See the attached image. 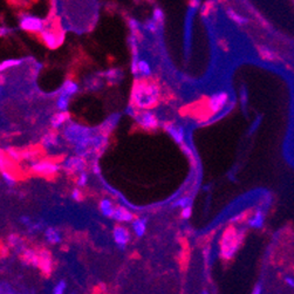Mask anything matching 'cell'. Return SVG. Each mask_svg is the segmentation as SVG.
<instances>
[{
    "instance_id": "obj_1",
    "label": "cell",
    "mask_w": 294,
    "mask_h": 294,
    "mask_svg": "<svg viewBox=\"0 0 294 294\" xmlns=\"http://www.w3.org/2000/svg\"><path fill=\"white\" fill-rule=\"evenodd\" d=\"M159 90L156 83L148 81H137L133 87L132 104L138 109L154 107L158 100Z\"/></svg>"
},
{
    "instance_id": "obj_2",
    "label": "cell",
    "mask_w": 294,
    "mask_h": 294,
    "mask_svg": "<svg viewBox=\"0 0 294 294\" xmlns=\"http://www.w3.org/2000/svg\"><path fill=\"white\" fill-rule=\"evenodd\" d=\"M244 231L237 230L235 228H229L224 232L222 237V244H220V255L226 260L232 259L243 243Z\"/></svg>"
},
{
    "instance_id": "obj_3",
    "label": "cell",
    "mask_w": 294,
    "mask_h": 294,
    "mask_svg": "<svg viewBox=\"0 0 294 294\" xmlns=\"http://www.w3.org/2000/svg\"><path fill=\"white\" fill-rule=\"evenodd\" d=\"M18 22L22 31L32 34H40L47 26V21L45 19L27 11L20 13Z\"/></svg>"
},
{
    "instance_id": "obj_4",
    "label": "cell",
    "mask_w": 294,
    "mask_h": 294,
    "mask_svg": "<svg viewBox=\"0 0 294 294\" xmlns=\"http://www.w3.org/2000/svg\"><path fill=\"white\" fill-rule=\"evenodd\" d=\"M93 135H94V132L92 129L78 123H69L63 130V137L66 138V141L74 145Z\"/></svg>"
},
{
    "instance_id": "obj_5",
    "label": "cell",
    "mask_w": 294,
    "mask_h": 294,
    "mask_svg": "<svg viewBox=\"0 0 294 294\" xmlns=\"http://www.w3.org/2000/svg\"><path fill=\"white\" fill-rule=\"evenodd\" d=\"M39 37L43 45L49 49L59 48L63 43V40H65V33L62 31L49 25L46 26L45 30L39 34Z\"/></svg>"
},
{
    "instance_id": "obj_6",
    "label": "cell",
    "mask_w": 294,
    "mask_h": 294,
    "mask_svg": "<svg viewBox=\"0 0 294 294\" xmlns=\"http://www.w3.org/2000/svg\"><path fill=\"white\" fill-rule=\"evenodd\" d=\"M134 118H136L139 127H142L143 129L151 130L156 129V128L158 127L157 118L151 112H148V110H139L136 114H134Z\"/></svg>"
},
{
    "instance_id": "obj_7",
    "label": "cell",
    "mask_w": 294,
    "mask_h": 294,
    "mask_svg": "<svg viewBox=\"0 0 294 294\" xmlns=\"http://www.w3.org/2000/svg\"><path fill=\"white\" fill-rule=\"evenodd\" d=\"M228 101H229L228 93L225 92L216 93V94H214L210 98H209V102H208L209 109H210L214 114L222 112V110L225 108Z\"/></svg>"
},
{
    "instance_id": "obj_8",
    "label": "cell",
    "mask_w": 294,
    "mask_h": 294,
    "mask_svg": "<svg viewBox=\"0 0 294 294\" xmlns=\"http://www.w3.org/2000/svg\"><path fill=\"white\" fill-rule=\"evenodd\" d=\"M32 170L38 175H42V176H49V175L57 174L60 170V167L57 163L51 161H40L33 163L32 165Z\"/></svg>"
},
{
    "instance_id": "obj_9",
    "label": "cell",
    "mask_w": 294,
    "mask_h": 294,
    "mask_svg": "<svg viewBox=\"0 0 294 294\" xmlns=\"http://www.w3.org/2000/svg\"><path fill=\"white\" fill-rule=\"evenodd\" d=\"M84 167H86V161H84V157L78 156V155L75 157H69V158L65 159L62 163V168L69 174L82 173Z\"/></svg>"
},
{
    "instance_id": "obj_10",
    "label": "cell",
    "mask_w": 294,
    "mask_h": 294,
    "mask_svg": "<svg viewBox=\"0 0 294 294\" xmlns=\"http://www.w3.org/2000/svg\"><path fill=\"white\" fill-rule=\"evenodd\" d=\"M113 235H114L115 243L118 244V246L122 250L126 249V245L130 239L129 231L126 228H123V226H116L114 229V232H113Z\"/></svg>"
},
{
    "instance_id": "obj_11",
    "label": "cell",
    "mask_w": 294,
    "mask_h": 294,
    "mask_svg": "<svg viewBox=\"0 0 294 294\" xmlns=\"http://www.w3.org/2000/svg\"><path fill=\"white\" fill-rule=\"evenodd\" d=\"M39 267L45 274H49L53 270V260H52V255L47 250H42L39 253Z\"/></svg>"
},
{
    "instance_id": "obj_12",
    "label": "cell",
    "mask_w": 294,
    "mask_h": 294,
    "mask_svg": "<svg viewBox=\"0 0 294 294\" xmlns=\"http://www.w3.org/2000/svg\"><path fill=\"white\" fill-rule=\"evenodd\" d=\"M113 219L120 223H130L134 220V215L129 210H127L123 206H118L115 208L114 215H113Z\"/></svg>"
},
{
    "instance_id": "obj_13",
    "label": "cell",
    "mask_w": 294,
    "mask_h": 294,
    "mask_svg": "<svg viewBox=\"0 0 294 294\" xmlns=\"http://www.w3.org/2000/svg\"><path fill=\"white\" fill-rule=\"evenodd\" d=\"M164 128L169 133V135L175 139L176 143L183 144V141H184V130H183L182 127L176 126V124L174 123H168Z\"/></svg>"
},
{
    "instance_id": "obj_14",
    "label": "cell",
    "mask_w": 294,
    "mask_h": 294,
    "mask_svg": "<svg viewBox=\"0 0 294 294\" xmlns=\"http://www.w3.org/2000/svg\"><path fill=\"white\" fill-rule=\"evenodd\" d=\"M265 216H266V215H265V211L261 210V209H258V210L249 218L247 224H249L250 228L252 229H261L265 223Z\"/></svg>"
},
{
    "instance_id": "obj_15",
    "label": "cell",
    "mask_w": 294,
    "mask_h": 294,
    "mask_svg": "<svg viewBox=\"0 0 294 294\" xmlns=\"http://www.w3.org/2000/svg\"><path fill=\"white\" fill-rule=\"evenodd\" d=\"M118 121H120V116H118V114L109 116V118H107V120L104 121L102 124H101V128H100L101 133H102L103 135L108 136L109 134L115 129V127L118 126Z\"/></svg>"
},
{
    "instance_id": "obj_16",
    "label": "cell",
    "mask_w": 294,
    "mask_h": 294,
    "mask_svg": "<svg viewBox=\"0 0 294 294\" xmlns=\"http://www.w3.org/2000/svg\"><path fill=\"white\" fill-rule=\"evenodd\" d=\"M41 144L45 149H53V148L57 147L59 144V136L57 135L55 133H48L43 136L41 139Z\"/></svg>"
},
{
    "instance_id": "obj_17",
    "label": "cell",
    "mask_w": 294,
    "mask_h": 294,
    "mask_svg": "<svg viewBox=\"0 0 294 294\" xmlns=\"http://www.w3.org/2000/svg\"><path fill=\"white\" fill-rule=\"evenodd\" d=\"M68 120H69V114L67 113V110H61L60 113H57V114L52 118L51 124L54 129H59V128L62 127Z\"/></svg>"
},
{
    "instance_id": "obj_18",
    "label": "cell",
    "mask_w": 294,
    "mask_h": 294,
    "mask_svg": "<svg viewBox=\"0 0 294 294\" xmlns=\"http://www.w3.org/2000/svg\"><path fill=\"white\" fill-rule=\"evenodd\" d=\"M226 14H228L229 18L231 19L234 22H235L237 25L244 26L249 22V20H247L246 17L241 16V14H239L237 11H235L234 8H231V7H229L228 10H226Z\"/></svg>"
},
{
    "instance_id": "obj_19",
    "label": "cell",
    "mask_w": 294,
    "mask_h": 294,
    "mask_svg": "<svg viewBox=\"0 0 294 294\" xmlns=\"http://www.w3.org/2000/svg\"><path fill=\"white\" fill-rule=\"evenodd\" d=\"M22 257H24L27 264L32 265V266H39V255L36 253L34 250L25 249L24 253H22Z\"/></svg>"
},
{
    "instance_id": "obj_20",
    "label": "cell",
    "mask_w": 294,
    "mask_h": 294,
    "mask_svg": "<svg viewBox=\"0 0 294 294\" xmlns=\"http://www.w3.org/2000/svg\"><path fill=\"white\" fill-rule=\"evenodd\" d=\"M133 230L137 237H142L147 230V219L144 218H137L133 222Z\"/></svg>"
},
{
    "instance_id": "obj_21",
    "label": "cell",
    "mask_w": 294,
    "mask_h": 294,
    "mask_svg": "<svg viewBox=\"0 0 294 294\" xmlns=\"http://www.w3.org/2000/svg\"><path fill=\"white\" fill-rule=\"evenodd\" d=\"M104 78L108 80L109 83H118L122 80V78H123V74H122V72L120 69H109V71H107L104 73Z\"/></svg>"
},
{
    "instance_id": "obj_22",
    "label": "cell",
    "mask_w": 294,
    "mask_h": 294,
    "mask_svg": "<svg viewBox=\"0 0 294 294\" xmlns=\"http://www.w3.org/2000/svg\"><path fill=\"white\" fill-rule=\"evenodd\" d=\"M100 211L102 212L104 217H113L115 208L113 206L112 202H110L109 199H102L100 202Z\"/></svg>"
},
{
    "instance_id": "obj_23",
    "label": "cell",
    "mask_w": 294,
    "mask_h": 294,
    "mask_svg": "<svg viewBox=\"0 0 294 294\" xmlns=\"http://www.w3.org/2000/svg\"><path fill=\"white\" fill-rule=\"evenodd\" d=\"M78 90V86L77 84V82H74V81L72 80H67L65 83H63L62 86V94H66L68 96H73L74 94H77Z\"/></svg>"
},
{
    "instance_id": "obj_24",
    "label": "cell",
    "mask_w": 294,
    "mask_h": 294,
    "mask_svg": "<svg viewBox=\"0 0 294 294\" xmlns=\"http://www.w3.org/2000/svg\"><path fill=\"white\" fill-rule=\"evenodd\" d=\"M258 49H259V54H260V57L263 58V59L267 61H273L276 59V53L272 48L267 47V46H260Z\"/></svg>"
},
{
    "instance_id": "obj_25",
    "label": "cell",
    "mask_w": 294,
    "mask_h": 294,
    "mask_svg": "<svg viewBox=\"0 0 294 294\" xmlns=\"http://www.w3.org/2000/svg\"><path fill=\"white\" fill-rule=\"evenodd\" d=\"M45 235H46V239H47L48 243H51V244H58V243H60V240H61L59 232H58L57 230L53 228H49L46 230Z\"/></svg>"
},
{
    "instance_id": "obj_26",
    "label": "cell",
    "mask_w": 294,
    "mask_h": 294,
    "mask_svg": "<svg viewBox=\"0 0 294 294\" xmlns=\"http://www.w3.org/2000/svg\"><path fill=\"white\" fill-rule=\"evenodd\" d=\"M84 84H86L87 89L93 90V92H95V90H98L100 88H102V86H103L102 81H101L100 78H87Z\"/></svg>"
},
{
    "instance_id": "obj_27",
    "label": "cell",
    "mask_w": 294,
    "mask_h": 294,
    "mask_svg": "<svg viewBox=\"0 0 294 294\" xmlns=\"http://www.w3.org/2000/svg\"><path fill=\"white\" fill-rule=\"evenodd\" d=\"M22 63V60L20 59H7L4 60L1 62V65H0V71L5 72L6 69L13 68V67H18Z\"/></svg>"
},
{
    "instance_id": "obj_28",
    "label": "cell",
    "mask_w": 294,
    "mask_h": 294,
    "mask_svg": "<svg viewBox=\"0 0 294 294\" xmlns=\"http://www.w3.org/2000/svg\"><path fill=\"white\" fill-rule=\"evenodd\" d=\"M138 74L142 77H149L151 74V67L150 63L145 60L138 61Z\"/></svg>"
},
{
    "instance_id": "obj_29",
    "label": "cell",
    "mask_w": 294,
    "mask_h": 294,
    "mask_svg": "<svg viewBox=\"0 0 294 294\" xmlns=\"http://www.w3.org/2000/svg\"><path fill=\"white\" fill-rule=\"evenodd\" d=\"M69 100H71V96L62 94V93H61L59 98H58V101H57L58 109H59V110H67V109H68Z\"/></svg>"
},
{
    "instance_id": "obj_30",
    "label": "cell",
    "mask_w": 294,
    "mask_h": 294,
    "mask_svg": "<svg viewBox=\"0 0 294 294\" xmlns=\"http://www.w3.org/2000/svg\"><path fill=\"white\" fill-rule=\"evenodd\" d=\"M161 26L162 25L159 24V22H157L156 20L154 19L153 17H151L150 19H148L147 21H145V24H144L143 27L148 32H150V33H157V31H158V28L161 27Z\"/></svg>"
},
{
    "instance_id": "obj_31",
    "label": "cell",
    "mask_w": 294,
    "mask_h": 294,
    "mask_svg": "<svg viewBox=\"0 0 294 294\" xmlns=\"http://www.w3.org/2000/svg\"><path fill=\"white\" fill-rule=\"evenodd\" d=\"M8 243H10V245L12 247H14V249L25 250L24 249V241H22L21 238H19L18 235H11L10 237H8Z\"/></svg>"
},
{
    "instance_id": "obj_32",
    "label": "cell",
    "mask_w": 294,
    "mask_h": 294,
    "mask_svg": "<svg viewBox=\"0 0 294 294\" xmlns=\"http://www.w3.org/2000/svg\"><path fill=\"white\" fill-rule=\"evenodd\" d=\"M128 25H129L130 33L138 36L139 30H141V24H139L138 20H136L135 18H129V20H128Z\"/></svg>"
},
{
    "instance_id": "obj_33",
    "label": "cell",
    "mask_w": 294,
    "mask_h": 294,
    "mask_svg": "<svg viewBox=\"0 0 294 294\" xmlns=\"http://www.w3.org/2000/svg\"><path fill=\"white\" fill-rule=\"evenodd\" d=\"M151 17H153V18L155 19L157 22H159V24H161L162 26H163V24H164L165 16H164V12H163L162 8H159V7H155V8H154L153 16H151Z\"/></svg>"
},
{
    "instance_id": "obj_34",
    "label": "cell",
    "mask_w": 294,
    "mask_h": 294,
    "mask_svg": "<svg viewBox=\"0 0 294 294\" xmlns=\"http://www.w3.org/2000/svg\"><path fill=\"white\" fill-rule=\"evenodd\" d=\"M2 178H4V180H5V183H6V184L8 185V186H14L16 185V183H17V178L14 176H12V175H11L10 173H8V171H4L2 170Z\"/></svg>"
},
{
    "instance_id": "obj_35",
    "label": "cell",
    "mask_w": 294,
    "mask_h": 294,
    "mask_svg": "<svg viewBox=\"0 0 294 294\" xmlns=\"http://www.w3.org/2000/svg\"><path fill=\"white\" fill-rule=\"evenodd\" d=\"M7 155H8V158L13 159V161H19L20 158H22L21 153L17 149H14V148H10V149L7 150Z\"/></svg>"
},
{
    "instance_id": "obj_36",
    "label": "cell",
    "mask_w": 294,
    "mask_h": 294,
    "mask_svg": "<svg viewBox=\"0 0 294 294\" xmlns=\"http://www.w3.org/2000/svg\"><path fill=\"white\" fill-rule=\"evenodd\" d=\"M175 205L180 206L182 209L186 208V206H191L192 205V198H191V197H183V198L177 200V202L175 203Z\"/></svg>"
},
{
    "instance_id": "obj_37",
    "label": "cell",
    "mask_w": 294,
    "mask_h": 294,
    "mask_svg": "<svg viewBox=\"0 0 294 294\" xmlns=\"http://www.w3.org/2000/svg\"><path fill=\"white\" fill-rule=\"evenodd\" d=\"M13 5H17L19 7H28L31 6L33 2H36V0H10Z\"/></svg>"
},
{
    "instance_id": "obj_38",
    "label": "cell",
    "mask_w": 294,
    "mask_h": 294,
    "mask_svg": "<svg viewBox=\"0 0 294 294\" xmlns=\"http://www.w3.org/2000/svg\"><path fill=\"white\" fill-rule=\"evenodd\" d=\"M65 290H66V282L65 281H60L59 284H58L57 286L54 287L53 293H55V294H62L63 292H65Z\"/></svg>"
},
{
    "instance_id": "obj_39",
    "label": "cell",
    "mask_w": 294,
    "mask_h": 294,
    "mask_svg": "<svg viewBox=\"0 0 294 294\" xmlns=\"http://www.w3.org/2000/svg\"><path fill=\"white\" fill-rule=\"evenodd\" d=\"M87 182H88V176H87V174L81 173L80 176H78V186H86Z\"/></svg>"
},
{
    "instance_id": "obj_40",
    "label": "cell",
    "mask_w": 294,
    "mask_h": 294,
    "mask_svg": "<svg viewBox=\"0 0 294 294\" xmlns=\"http://www.w3.org/2000/svg\"><path fill=\"white\" fill-rule=\"evenodd\" d=\"M72 198L77 200V202H81V200H82V194H81L78 189H74V190H73Z\"/></svg>"
},
{
    "instance_id": "obj_41",
    "label": "cell",
    "mask_w": 294,
    "mask_h": 294,
    "mask_svg": "<svg viewBox=\"0 0 294 294\" xmlns=\"http://www.w3.org/2000/svg\"><path fill=\"white\" fill-rule=\"evenodd\" d=\"M37 154H38L37 151L27 150V151H24V153H21V155H22V158L30 159V158H33V157H36Z\"/></svg>"
},
{
    "instance_id": "obj_42",
    "label": "cell",
    "mask_w": 294,
    "mask_h": 294,
    "mask_svg": "<svg viewBox=\"0 0 294 294\" xmlns=\"http://www.w3.org/2000/svg\"><path fill=\"white\" fill-rule=\"evenodd\" d=\"M191 212H192L191 206H186V208H183L182 217L184 218V219H188V218L191 217Z\"/></svg>"
},
{
    "instance_id": "obj_43",
    "label": "cell",
    "mask_w": 294,
    "mask_h": 294,
    "mask_svg": "<svg viewBox=\"0 0 294 294\" xmlns=\"http://www.w3.org/2000/svg\"><path fill=\"white\" fill-rule=\"evenodd\" d=\"M285 284L290 288H294V278H292V276H286L285 278Z\"/></svg>"
},
{
    "instance_id": "obj_44",
    "label": "cell",
    "mask_w": 294,
    "mask_h": 294,
    "mask_svg": "<svg viewBox=\"0 0 294 294\" xmlns=\"http://www.w3.org/2000/svg\"><path fill=\"white\" fill-rule=\"evenodd\" d=\"M252 292L255 293V294H260V293H263V284H261V282H258V284L255 285V290H253Z\"/></svg>"
},
{
    "instance_id": "obj_45",
    "label": "cell",
    "mask_w": 294,
    "mask_h": 294,
    "mask_svg": "<svg viewBox=\"0 0 294 294\" xmlns=\"http://www.w3.org/2000/svg\"><path fill=\"white\" fill-rule=\"evenodd\" d=\"M182 149H183V151H184V154H186V156L188 157H192V151H191V149L190 148L188 147V145H185V144H182Z\"/></svg>"
},
{
    "instance_id": "obj_46",
    "label": "cell",
    "mask_w": 294,
    "mask_h": 294,
    "mask_svg": "<svg viewBox=\"0 0 294 294\" xmlns=\"http://www.w3.org/2000/svg\"><path fill=\"white\" fill-rule=\"evenodd\" d=\"M245 217H246V214L239 215V216H237V217L232 218V219H231V222H232V223H239V222H241V220H243L244 218H245Z\"/></svg>"
},
{
    "instance_id": "obj_47",
    "label": "cell",
    "mask_w": 294,
    "mask_h": 294,
    "mask_svg": "<svg viewBox=\"0 0 294 294\" xmlns=\"http://www.w3.org/2000/svg\"><path fill=\"white\" fill-rule=\"evenodd\" d=\"M11 32V30L6 26H1V28H0V34H1V37H5L6 34H8Z\"/></svg>"
},
{
    "instance_id": "obj_48",
    "label": "cell",
    "mask_w": 294,
    "mask_h": 294,
    "mask_svg": "<svg viewBox=\"0 0 294 294\" xmlns=\"http://www.w3.org/2000/svg\"><path fill=\"white\" fill-rule=\"evenodd\" d=\"M93 170H94V174L100 175V167H98V162H94V164H93Z\"/></svg>"
},
{
    "instance_id": "obj_49",
    "label": "cell",
    "mask_w": 294,
    "mask_h": 294,
    "mask_svg": "<svg viewBox=\"0 0 294 294\" xmlns=\"http://www.w3.org/2000/svg\"><path fill=\"white\" fill-rule=\"evenodd\" d=\"M260 122H261V120H260V118H257V121H255V124H253L252 130H250V133H253V132H255V130L257 129V127L259 126V123H260Z\"/></svg>"
}]
</instances>
